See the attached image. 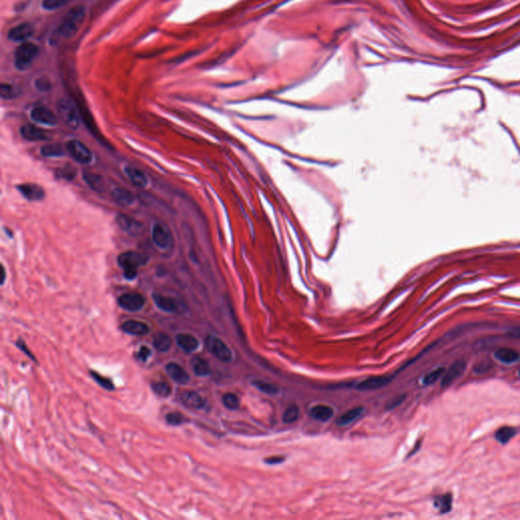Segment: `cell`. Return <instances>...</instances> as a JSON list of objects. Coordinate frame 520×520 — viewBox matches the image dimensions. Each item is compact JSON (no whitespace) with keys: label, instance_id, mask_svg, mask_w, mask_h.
I'll list each match as a JSON object with an SVG mask.
<instances>
[{"label":"cell","instance_id":"46","mask_svg":"<svg viewBox=\"0 0 520 520\" xmlns=\"http://www.w3.org/2000/svg\"><path fill=\"white\" fill-rule=\"evenodd\" d=\"M285 457L284 456H270V457H267L264 459V462L266 465H271V466H274V465H279L285 462Z\"/></svg>","mask_w":520,"mask_h":520},{"label":"cell","instance_id":"18","mask_svg":"<svg viewBox=\"0 0 520 520\" xmlns=\"http://www.w3.org/2000/svg\"><path fill=\"white\" fill-rule=\"evenodd\" d=\"M181 402L182 404L192 410H202L206 407V399L195 391H185L181 395Z\"/></svg>","mask_w":520,"mask_h":520},{"label":"cell","instance_id":"33","mask_svg":"<svg viewBox=\"0 0 520 520\" xmlns=\"http://www.w3.org/2000/svg\"><path fill=\"white\" fill-rule=\"evenodd\" d=\"M252 384L257 389H259L260 391L264 392L266 394L274 395V394H277L279 392V389H278V387L276 385H274L272 383H269V382H266V381H262V380H253Z\"/></svg>","mask_w":520,"mask_h":520},{"label":"cell","instance_id":"49","mask_svg":"<svg viewBox=\"0 0 520 520\" xmlns=\"http://www.w3.org/2000/svg\"><path fill=\"white\" fill-rule=\"evenodd\" d=\"M4 281H5V269H4V266L2 265V282L1 283L3 284Z\"/></svg>","mask_w":520,"mask_h":520},{"label":"cell","instance_id":"34","mask_svg":"<svg viewBox=\"0 0 520 520\" xmlns=\"http://www.w3.org/2000/svg\"><path fill=\"white\" fill-rule=\"evenodd\" d=\"M153 391L161 397H168L172 393L171 385L168 382L165 381H159L152 384Z\"/></svg>","mask_w":520,"mask_h":520},{"label":"cell","instance_id":"35","mask_svg":"<svg viewBox=\"0 0 520 520\" xmlns=\"http://www.w3.org/2000/svg\"><path fill=\"white\" fill-rule=\"evenodd\" d=\"M90 374H91L92 378L95 380V381H96L100 386H102L103 388H105V389H107V390H109V391H112V390L115 389V385L113 384V382L111 381V380H110L109 378L104 377V376H102L101 374H99V373H97V372H95V371H91Z\"/></svg>","mask_w":520,"mask_h":520},{"label":"cell","instance_id":"30","mask_svg":"<svg viewBox=\"0 0 520 520\" xmlns=\"http://www.w3.org/2000/svg\"><path fill=\"white\" fill-rule=\"evenodd\" d=\"M172 346V339L166 333H157L154 338V347L158 352H168Z\"/></svg>","mask_w":520,"mask_h":520},{"label":"cell","instance_id":"12","mask_svg":"<svg viewBox=\"0 0 520 520\" xmlns=\"http://www.w3.org/2000/svg\"><path fill=\"white\" fill-rule=\"evenodd\" d=\"M31 118L34 122L46 125L55 126L58 123L57 116L46 107H36L31 112Z\"/></svg>","mask_w":520,"mask_h":520},{"label":"cell","instance_id":"42","mask_svg":"<svg viewBox=\"0 0 520 520\" xmlns=\"http://www.w3.org/2000/svg\"><path fill=\"white\" fill-rule=\"evenodd\" d=\"M35 88L41 93H47L51 89V82L47 77H40L36 79Z\"/></svg>","mask_w":520,"mask_h":520},{"label":"cell","instance_id":"9","mask_svg":"<svg viewBox=\"0 0 520 520\" xmlns=\"http://www.w3.org/2000/svg\"><path fill=\"white\" fill-rule=\"evenodd\" d=\"M116 223L120 229L130 236H139L144 230L142 222L125 213H118L116 216Z\"/></svg>","mask_w":520,"mask_h":520},{"label":"cell","instance_id":"43","mask_svg":"<svg viewBox=\"0 0 520 520\" xmlns=\"http://www.w3.org/2000/svg\"><path fill=\"white\" fill-rule=\"evenodd\" d=\"M151 355H152V351L148 347L142 346L141 349H139L138 354H137V359L139 360V361H142V362H147Z\"/></svg>","mask_w":520,"mask_h":520},{"label":"cell","instance_id":"11","mask_svg":"<svg viewBox=\"0 0 520 520\" xmlns=\"http://www.w3.org/2000/svg\"><path fill=\"white\" fill-rule=\"evenodd\" d=\"M467 369V364L464 360H457L447 370H445L444 375L442 376L441 386L448 387L453 384L456 380L461 378Z\"/></svg>","mask_w":520,"mask_h":520},{"label":"cell","instance_id":"41","mask_svg":"<svg viewBox=\"0 0 520 520\" xmlns=\"http://www.w3.org/2000/svg\"><path fill=\"white\" fill-rule=\"evenodd\" d=\"M0 96L3 100H11L17 97V92L12 86L8 84H2L0 86Z\"/></svg>","mask_w":520,"mask_h":520},{"label":"cell","instance_id":"50","mask_svg":"<svg viewBox=\"0 0 520 520\" xmlns=\"http://www.w3.org/2000/svg\"><path fill=\"white\" fill-rule=\"evenodd\" d=\"M518 375H519V378H520V369H519V371H518Z\"/></svg>","mask_w":520,"mask_h":520},{"label":"cell","instance_id":"6","mask_svg":"<svg viewBox=\"0 0 520 520\" xmlns=\"http://www.w3.org/2000/svg\"><path fill=\"white\" fill-rule=\"evenodd\" d=\"M152 240L154 244L162 250H168L173 247L174 238L170 229L163 223H156L152 228Z\"/></svg>","mask_w":520,"mask_h":520},{"label":"cell","instance_id":"36","mask_svg":"<svg viewBox=\"0 0 520 520\" xmlns=\"http://www.w3.org/2000/svg\"><path fill=\"white\" fill-rule=\"evenodd\" d=\"M299 416H300L299 407L296 405H292L285 411L284 416H283V422L285 424H292L297 421Z\"/></svg>","mask_w":520,"mask_h":520},{"label":"cell","instance_id":"16","mask_svg":"<svg viewBox=\"0 0 520 520\" xmlns=\"http://www.w3.org/2000/svg\"><path fill=\"white\" fill-rule=\"evenodd\" d=\"M390 380L391 378L388 376H373L359 382L355 387L359 390H375L387 385Z\"/></svg>","mask_w":520,"mask_h":520},{"label":"cell","instance_id":"19","mask_svg":"<svg viewBox=\"0 0 520 520\" xmlns=\"http://www.w3.org/2000/svg\"><path fill=\"white\" fill-rule=\"evenodd\" d=\"M113 201L121 207H130L135 203V196L128 189L123 187H117L111 191Z\"/></svg>","mask_w":520,"mask_h":520},{"label":"cell","instance_id":"38","mask_svg":"<svg viewBox=\"0 0 520 520\" xmlns=\"http://www.w3.org/2000/svg\"><path fill=\"white\" fill-rule=\"evenodd\" d=\"M444 373H445V369H444V368H442V367L437 368V369L431 371L430 373H428V374L424 377V379H423V383H424L425 385H432V384H434L435 382H437L440 378H442V376L444 375Z\"/></svg>","mask_w":520,"mask_h":520},{"label":"cell","instance_id":"21","mask_svg":"<svg viewBox=\"0 0 520 520\" xmlns=\"http://www.w3.org/2000/svg\"><path fill=\"white\" fill-rule=\"evenodd\" d=\"M121 329L124 332L131 334V335H135V336L146 335L150 331V327L147 323L142 322V321H137V320H127V321H125L122 324Z\"/></svg>","mask_w":520,"mask_h":520},{"label":"cell","instance_id":"3","mask_svg":"<svg viewBox=\"0 0 520 520\" xmlns=\"http://www.w3.org/2000/svg\"><path fill=\"white\" fill-rule=\"evenodd\" d=\"M39 47L31 42L19 45L14 54V65L18 70H27L39 55Z\"/></svg>","mask_w":520,"mask_h":520},{"label":"cell","instance_id":"14","mask_svg":"<svg viewBox=\"0 0 520 520\" xmlns=\"http://www.w3.org/2000/svg\"><path fill=\"white\" fill-rule=\"evenodd\" d=\"M21 134L24 139L28 142H44L48 141L47 133L41 128L35 124H25L21 128Z\"/></svg>","mask_w":520,"mask_h":520},{"label":"cell","instance_id":"23","mask_svg":"<svg viewBox=\"0 0 520 520\" xmlns=\"http://www.w3.org/2000/svg\"><path fill=\"white\" fill-rule=\"evenodd\" d=\"M177 345L186 353H192L199 347L198 339L188 333H180L176 336Z\"/></svg>","mask_w":520,"mask_h":520},{"label":"cell","instance_id":"20","mask_svg":"<svg viewBox=\"0 0 520 520\" xmlns=\"http://www.w3.org/2000/svg\"><path fill=\"white\" fill-rule=\"evenodd\" d=\"M124 171L134 186L138 188H146L149 185V178L142 170L135 167H126Z\"/></svg>","mask_w":520,"mask_h":520},{"label":"cell","instance_id":"48","mask_svg":"<svg viewBox=\"0 0 520 520\" xmlns=\"http://www.w3.org/2000/svg\"><path fill=\"white\" fill-rule=\"evenodd\" d=\"M507 334H508L510 337L520 339V327L517 326V327H512V328H510V329L508 330Z\"/></svg>","mask_w":520,"mask_h":520},{"label":"cell","instance_id":"22","mask_svg":"<svg viewBox=\"0 0 520 520\" xmlns=\"http://www.w3.org/2000/svg\"><path fill=\"white\" fill-rule=\"evenodd\" d=\"M83 177L86 183L96 192H104L106 189V182L104 178L97 173L92 171H84Z\"/></svg>","mask_w":520,"mask_h":520},{"label":"cell","instance_id":"47","mask_svg":"<svg viewBox=\"0 0 520 520\" xmlns=\"http://www.w3.org/2000/svg\"><path fill=\"white\" fill-rule=\"evenodd\" d=\"M137 273H138V270L136 269L123 270V275L126 279H128V281H132V279H134L137 276Z\"/></svg>","mask_w":520,"mask_h":520},{"label":"cell","instance_id":"17","mask_svg":"<svg viewBox=\"0 0 520 520\" xmlns=\"http://www.w3.org/2000/svg\"><path fill=\"white\" fill-rule=\"evenodd\" d=\"M166 371L174 382L178 384H181V385H185L188 383L189 374L185 371L183 367H181L179 364L174 363V362L167 364Z\"/></svg>","mask_w":520,"mask_h":520},{"label":"cell","instance_id":"8","mask_svg":"<svg viewBox=\"0 0 520 520\" xmlns=\"http://www.w3.org/2000/svg\"><path fill=\"white\" fill-rule=\"evenodd\" d=\"M146 304V299L142 294L126 293L118 298V305L129 312L142 310Z\"/></svg>","mask_w":520,"mask_h":520},{"label":"cell","instance_id":"24","mask_svg":"<svg viewBox=\"0 0 520 520\" xmlns=\"http://www.w3.org/2000/svg\"><path fill=\"white\" fill-rule=\"evenodd\" d=\"M494 355L498 361L505 363V364L516 363L520 359V354L517 351L510 349V348L498 349Z\"/></svg>","mask_w":520,"mask_h":520},{"label":"cell","instance_id":"40","mask_svg":"<svg viewBox=\"0 0 520 520\" xmlns=\"http://www.w3.org/2000/svg\"><path fill=\"white\" fill-rule=\"evenodd\" d=\"M69 0H43L42 6L46 10H56L64 6Z\"/></svg>","mask_w":520,"mask_h":520},{"label":"cell","instance_id":"25","mask_svg":"<svg viewBox=\"0 0 520 520\" xmlns=\"http://www.w3.org/2000/svg\"><path fill=\"white\" fill-rule=\"evenodd\" d=\"M334 412H333V409L331 407H328V406H315L313 409H311L310 411V415L313 418H315L316 421H319V422H327L329 421V419L332 417Z\"/></svg>","mask_w":520,"mask_h":520},{"label":"cell","instance_id":"1","mask_svg":"<svg viewBox=\"0 0 520 520\" xmlns=\"http://www.w3.org/2000/svg\"><path fill=\"white\" fill-rule=\"evenodd\" d=\"M86 18V8L82 5H77L70 9L63 17L62 22L57 29V34L61 38L70 39L76 35L82 28Z\"/></svg>","mask_w":520,"mask_h":520},{"label":"cell","instance_id":"32","mask_svg":"<svg viewBox=\"0 0 520 520\" xmlns=\"http://www.w3.org/2000/svg\"><path fill=\"white\" fill-rule=\"evenodd\" d=\"M76 173L77 171L75 168H73L70 165H66V166H62L61 168L56 170L55 175L57 179L64 180V181H71V180L75 178Z\"/></svg>","mask_w":520,"mask_h":520},{"label":"cell","instance_id":"28","mask_svg":"<svg viewBox=\"0 0 520 520\" xmlns=\"http://www.w3.org/2000/svg\"><path fill=\"white\" fill-rule=\"evenodd\" d=\"M434 506L439 510L440 513H448L452 507V497L450 494L438 496L434 500Z\"/></svg>","mask_w":520,"mask_h":520},{"label":"cell","instance_id":"27","mask_svg":"<svg viewBox=\"0 0 520 520\" xmlns=\"http://www.w3.org/2000/svg\"><path fill=\"white\" fill-rule=\"evenodd\" d=\"M41 154L45 157H58L65 154V150L59 144H47L41 148Z\"/></svg>","mask_w":520,"mask_h":520},{"label":"cell","instance_id":"5","mask_svg":"<svg viewBox=\"0 0 520 520\" xmlns=\"http://www.w3.org/2000/svg\"><path fill=\"white\" fill-rule=\"evenodd\" d=\"M65 149L74 161L79 164L90 165L93 162L94 155L92 151L81 141L71 139V141L67 142Z\"/></svg>","mask_w":520,"mask_h":520},{"label":"cell","instance_id":"13","mask_svg":"<svg viewBox=\"0 0 520 520\" xmlns=\"http://www.w3.org/2000/svg\"><path fill=\"white\" fill-rule=\"evenodd\" d=\"M18 192L30 202H41L45 197V190L35 183H23L16 186Z\"/></svg>","mask_w":520,"mask_h":520},{"label":"cell","instance_id":"10","mask_svg":"<svg viewBox=\"0 0 520 520\" xmlns=\"http://www.w3.org/2000/svg\"><path fill=\"white\" fill-rule=\"evenodd\" d=\"M153 299L156 306L164 312L179 313L180 310H181V302L171 296L155 293L153 295Z\"/></svg>","mask_w":520,"mask_h":520},{"label":"cell","instance_id":"4","mask_svg":"<svg viewBox=\"0 0 520 520\" xmlns=\"http://www.w3.org/2000/svg\"><path fill=\"white\" fill-rule=\"evenodd\" d=\"M118 265L123 270L136 269L145 266L150 261L149 255L138 251H125L118 256Z\"/></svg>","mask_w":520,"mask_h":520},{"label":"cell","instance_id":"31","mask_svg":"<svg viewBox=\"0 0 520 520\" xmlns=\"http://www.w3.org/2000/svg\"><path fill=\"white\" fill-rule=\"evenodd\" d=\"M516 433L517 430L513 427H502L496 432L495 438L501 444H506L516 435Z\"/></svg>","mask_w":520,"mask_h":520},{"label":"cell","instance_id":"45","mask_svg":"<svg viewBox=\"0 0 520 520\" xmlns=\"http://www.w3.org/2000/svg\"><path fill=\"white\" fill-rule=\"evenodd\" d=\"M15 345H16L19 349H21V350H22L27 356H29L30 359H32L33 361H36L35 356L29 351V349H28V347H27V345H26V343H25L24 341H22V339H18V341L15 343Z\"/></svg>","mask_w":520,"mask_h":520},{"label":"cell","instance_id":"7","mask_svg":"<svg viewBox=\"0 0 520 520\" xmlns=\"http://www.w3.org/2000/svg\"><path fill=\"white\" fill-rule=\"evenodd\" d=\"M207 347L219 361L228 363L232 361V352L219 337L209 335L207 338Z\"/></svg>","mask_w":520,"mask_h":520},{"label":"cell","instance_id":"44","mask_svg":"<svg viewBox=\"0 0 520 520\" xmlns=\"http://www.w3.org/2000/svg\"><path fill=\"white\" fill-rule=\"evenodd\" d=\"M405 397H406V394H401V395H397V396L393 397L391 401H389V403L386 406L387 410H391L393 408H396L398 405H401L405 401Z\"/></svg>","mask_w":520,"mask_h":520},{"label":"cell","instance_id":"26","mask_svg":"<svg viewBox=\"0 0 520 520\" xmlns=\"http://www.w3.org/2000/svg\"><path fill=\"white\" fill-rule=\"evenodd\" d=\"M364 408L363 407H357V408H354L348 412H346L344 415H342L341 416H339L337 418L336 421V424L338 426H347V425H350L352 424L353 422H355L356 419H358L360 416H361L364 413Z\"/></svg>","mask_w":520,"mask_h":520},{"label":"cell","instance_id":"29","mask_svg":"<svg viewBox=\"0 0 520 520\" xmlns=\"http://www.w3.org/2000/svg\"><path fill=\"white\" fill-rule=\"evenodd\" d=\"M192 370L196 376L205 377V376L209 375L210 366L207 360L202 359V358H196L192 363Z\"/></svg>","mask_w":520,"mask_h":520},{"label":"cell","instance_id":"2","mask_svg":"<svg viewBox=\"0 0 520 520\" xmlns=\"http://www.w3.org/2000/svg\"><path fill=\"white\" fill-rule=\"evenodd\" d=\"M57 115L70 129L75 130L81 124V116L76 104L69 98H61L57 102Z\"/></svg>","mask_w":520,"mask_h":520},{"label":"cell","instance_id":"37","mask_svg":"<svg viewBox=\"0 0 520 520\" xmlns=\"http://www.w3.org/2000/svg\"><path fill=\"white\" fill-rule=\"evenodd\" d=\"M223 405L230 411H236L240 408V398L235 393H226L223 396Z\"/></svg>","mask_w":520,"mask_h":520},{"label":"cell","instance_id":"15","mask_svg":"<svg viewBox=\"0 0 520 520\" xmlns=\"http://www.w3.org/2000/svg\"><path fill=\"white\" fill-rule=\"evenodd\" d=\"M34 34V28L29 23H24L12 28L7 35V38L11 42H23L25 43L29 38Z\"/></svg>","mask_w":520,"mask_h":520},{"label":"cell","instance_id":"39","mask_svg":"<svg viewBox=\"0 0 520 520\" xmlns=\"http://www.w3.org/2000/svg\"><path fill=\"white\" fill-rule=\"evenodd\" d=\"M166 421L171 426H179V425H182L185 422H187V418L181 413L173 412V413H169L166 416Z\"/></svg>","mask_w":520,"mask_h":520}]
</instances>
